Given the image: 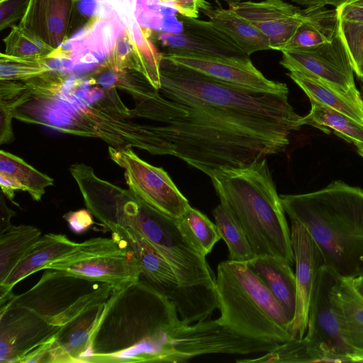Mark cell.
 Segmentation results:
<instances>
[{"mask_svg":"<svg viewBox=\"0 0 363 363\" xmlns=\"http://www.w3.org/2000/svg\"><path fill=\"white\" fill-rule=\"evenodd\" d=\"M104 62L116 71L132 70L139 72L128 27L115 42Z\"/></svg>","mask_w":363,"mask_h":363,"instance_id":"74e56055","label":"cell"},{"mask_svg":"<svg viewBox=\"0 0 363 363\" xmlns=\"http://www.w3.org/2000/svg\"><path fill=\"white\" fill-rule=\"evenodd\" d=\"M303 21L289 42L281 50H295L314 48L331 42L339 26L336 8L312 6L302 9Z\"/></svg>","mask_w":363,"mask_h":363,"instance_id":"603a6c76","label":"cell"},{"mask_svg":"<svg viewBox=\"0 0 363 363\" xmlns=\"http://www.w3.org/2000/svg\"><path fill=\"white\" fill-rule=\"evenodd\" d=\"M162 58L240 88L266 93H285V83L269 80L249 58L213 57L164 53Z\"/></svg>","mask_w":363,"mask_h":363,"instance_id":"5bb4252c","label":"cell"},{"mask_svg":"<svg viewBox=\"0 0 363 363\" xmlns=\"http://www.w3.org/2000/svg\"><path fill=\"white\" fill-rule=\"evenodd\" d=\"M341 279L328 267L323 264L320 268L304 338L344 362H352V352L347 341Z\"/></svg>","mask_w":363,"mask_h":363,"instance_id":"9c48e42d","label":"cell"},{"mask_svg":"<svg viewBox=\"0 0 363 363\" xmlns=\"http://www.w3.org/2000/svg\"><path fill=\"white\" fill-rule=\"evenodd\" d=\"M212 213L221 239L228 247L229 260L248 262L254 259L256 255L242 227L231 211L220 203Z\"/></svg>","mask_w":363,"mask_h":363,"instance_id":"f546056e","label":"cell"},{"mask_svg":"<svg viewBox=\"0 0 363 363\" xmlns=\"http://www.w3.org/2000/svg\"><path fill=\"white\" fill-rule=\"evenodd\" d=\"M223 1H228V3H230V2H235V1H240V0H223Z\"/></svg>","mask_w":363,"mask_h":363,"instance_id":"7dc6e473","label":"cell"},{"mask_svg":"<svg viewBox=\"0 0 363 363\" xmlns=\"http://www.w3.org/2000/svg\"><path fill=\"white\" fill-rule=\"evenodd\" d=\"M354 285L363 296V278L352 280Z\"/></svg>","mask_w":363,"mask_h":363,"instance_id":"bcb514c9","label":"cell"},{"mask_svg":"<svg viewBox=\"0 0 363 363\" xmlns=\"http://www.w3.org/2000/svg\"><path fill=\"white\" fill-rule=\"evenodd\" d=\"M0 174L11 177L19 185L21 191L28 192L36 201L41 200L47 187L53 185L51 177L4 150L0 151Z\"/></svg>","mask_w":363,"mask_h":363,"instance_id":"83f0119b","label":"cell"},{"mask_svg":"<svg viewBox=\"0 0 363 363\" xmlns=\"http://www.w3.org/2000/svg\"><path fill=\"white\" fill-rule=\"evenodd\" d=\"M339 34L349 55L354 72L363 78V22L339 19Z\"/></svg>","mask_w":363,"mask_h":363,"instance_id":"8d00e7d4","label":"cell"},{"mask_svg":"<svg viewBox=\"0 0 363 363\" xmlns=\"http://www.w3.org/2000/svg\"><path fill=\"white\" fill-rule=\"evenodd\" d=\"M336 9L340 20L363 22V0H348Z\"/></svg>","mask_w":363,"mask_h":363,"instance_id":"b9f144b4","label":"cell"},{"mask_svg":"<svg viewBox=\"0 0 363 363\" xmlns=\"http://www.w3.org/2000/svg\"><path fill=\"white\" fill-rule=\"evenodd\" d=\"M210 178L220 203L239 221L256 256H276L292 266L291 230L267 159Z\"/></svg>","mask_w":363,"mask_h":363,"instance_id":"5b68a950","label":"cell"},{"mask_svg":"<svg viewBox=\"0 0 363 363\" xmlns=\"http://www.w3.org/2000/svg\"><path fill=\"white\" fill-rule=\"evenodd\" d=\"M30 0H4L0 1V29L3 30L26 14Z\"/></svg>","mask_w":363,"mask_h":363,"instance_id":"f35d334b","label":"cell"},{"mask_svg":"<svg viewBox=\"0 0 363 363\" xmlns=\"http://www.w3.org/2000/svg\"><path fill=\"white\" fill-rule=\"evenodd\" d=\"M92 214L88 209L69 211L63 216L69 229L75 234H82L88 230L94 223Z\"/></svg>","mask_w":363,"mask_h":363,"instance_id":"60d3db41","label":"cell"},{"mask_svg":"<svg viewBox=\"0 0 363 363\" xmlns=\"http://www.w3.org/2000/svg\"><path fill=\"white\" fill-rule=\"evenodd\" d=\"M291 221L303 225L324 265L342 278H363V189L340 180L310 193L280 196Z\"/></svg>","mask_w":363,"mask_h":363,"instance_id":"3957f363","label":"cell"},{"mask_svg":"<svg viewBox=\"0 0 363 363\" xmlns=\"http://www.w3.org/2000/svg\"><path fill=\"white\" fill-rule=\"evenodd\" d=\"M3 194L1 191L0 195V235L12 227L13 225L11 223V219L16 214L6 204Z\"/></svg>","mask_w":363,"mask_h":363,"instance_id":"7bdbcfd3","label":"cell"},{"mask_svg":"<svg viewBox=\"0 0 363 363\" xmlns=\"http://www.w3.org/2000/svg\"><path fill=\"white\" fill-rule=\"evenodd\" d=\"M202 12L225 32L248 55L271 49L267 38L247 19L232 9L211 7Z\"/></svg>","mask_w":363,"mask_h":363,"instance_id":"cb8c5ba5","label":"cell"},{"mask_svg":"<svg viewBox=\"0 0 363 363\" xmlns=\"http://www.w3.org/2000/svg\"><path fill=\"white\" fill-rule=\"evenodd\" d=\"M32 98L24 82L0 80V145L13 140L11 121L14 113Z\"/></svg>","mask_w":363,"mask_h":363,"instance_id":"1f68e13d","label":"cell"},{"mask_svg":"<svg viewBox=\"0 0 363 363\" xmlns=\"http://www.w3.org/2000/svg\"><path fill=\"white\" fill-rule=\"evenodd\" d=\"M59 328L27 308L4 304L0 306V363L43 362Z\"/></svg>","mask_w":363,"mask_h":363,"instance_id":"30bf717a","label":"cell"},{"mask_svg":"<svg viewBox=\"0 0 363 363\" xmlns=\"http://www.w3.org/2000/svg\"><path fill=\"white\" fill-rule=\"evenodd\" d=\"M4 1V0H0V1Z\"/></svg>","mask_w":363,"mask_h":363,"instance_id":"c3c4849f","label":"cell"},{"mask_svg":"<svg viewBox=\"0 0 363 363\" xmlns=\"http://www.w3.org/2000/svg\"><path fill=\"white\" fill-rule=\"evenodd\" d=\"M112 237L133 252L140 264L141 276L175 303L183 320L193 323L210 319L218 306L216 296L184 287L170 264L137 231L118 228L112 232Z\"/></svg>","mask_w":363,"mask_h":363,"instance_id":"ba28073f","label":"cell"},{"mask_svg":"<svg viewBox=\"0 0 363 363\" xmlns=\"http://www.w3.org/2000/svg\"><path fill=\"white\" fill-rule=\"evenodd\" d=\"M0 186L2 193L5 195L12 203L19 206L13 200L16 190H21L19 185L13 180L11 177L0 174Z\"/></svg>","mask_w":363,"mask_h":363,"instance_id":"ee69618b","label":"cell"},{"mask_svg":"<svg viewBox=\"0 0 363 363\" xmlns=\"http://www.w3.org/2000/svg\"><path fill=\"white\" fill-rule=\"evenodd\" d=\"M126 250L117 240L96 238L77 243L71 250L57 259L47 264L44 269L58 270L60 268L99 256L121 253Z\"/></svg>","mask_w":363,"mask_h":363,"instance_id":"836d02e7","label":"cell"},{"mask_svg":"<svg viewBox=\"0 0 363 363\" xmlns=\"http://www.w3.org/2000/svg\"><path fill=\"white\" fill-rule=\"evenodd\" d=\"M214 323L183 320L146 280L117 286L105 302L82 362H185L208 354Z\"/></svg>","mask_w":363,"mask_h":363,"instance_id":"7a4b0ae2","label":"cell"},{"mask_svg":"<svg viewBox=\"0 0 363 363\" xmlns=\"http://www.w3.org/2000/svg\"><path fill=\"white\" fill-rule=\"evenodd\" d=\"M362 79V82H363V78H362V79Z\"/></svg>","mask_w":363,"mask_h":363,"instance_id":"681fc988","label":"cell"},{"mask_svg":"<svg viewBox=\"0 0 363 363\" xmlns=\"http://www.w3.org/2000/svg\"><path fill=\"white\" fill-rule=\"evenodd\" d=\"M132 38L139 73L157 90L160 88V63L162 52H160L150 40L151 31L143 28L137 21L128 26Z\"/></svg>","mask_w":363,"mask_h":363,"instance_id":"4dcf8cb0","label":"cell"},{"mask_svg":"<svg viewBox=\"0 0 363 363\" xmlns=\"http://www.w3.org/2000/svg\"><path fill=\"white\" fill-rule=\"evenodd\" d=\"M48 60L35 61L0 55V80L26 82L52 70Z\"/></svg>","mask_w":363,"mask_h":363,"instance_id":"d590c367","label":"cell"},{"mask_svg":"<svg viewBox=\"0 0 363 363\" xmlns=\"http://www.w3.org/2000/svg\"><path fill=\"white\" fill-rule=\"evenodd\" d=\"M79 0H30L19 26L57 52L71 35Z\"/></svg>","mask_w":363,"mask_h":363,"instance_id":"e0dca14e","label":"cell"},{"mask_svg":"<svg viewBox=\"0 0 363 363\" xmlns=\"http://www.w3.org/2000/svg\"><path fill=\"white\" fill-rule=\"evenodd\" d=\"M77 242L64 234L47 233L40 238L26 252L7 278L0 284V305L15 295L13 286L28 276L44 269L49 263L65 255Z\"/></svg>","mask_w":363,"mask_h":363,"instance_id":"d6986e66","label":"cell"},{"mask_svg":"<svg viewBox=\"0 0 363 363\" xmlns=\"http://www.w3.org/2000/svg\"><path fill=\"white\" fill-rule=\"evenodd\" d=\"M41 237L34 226L12 225L0 235V284L16 267L28 250Z\"/></svg>","mask_w":363,"mask_h":363,"instance_id":"4316f807","label":"cell"},{"mask_svg":"<svg viewBox=\"0 0 363 363\" xmlns=\"http://www.w3.org/2000/svg\"><path fill=\"white\" fill-rule=\"evenodd\" d=\"M107 228H131L143 236L170 264L186 288L216 296V275L206 255L180 219L150 206L130 189L111 184L105 203Z\"/></svg>","mask_w":363,"mask_h":363,"instance_id":"277c9868","label":"cell"},{"mask_svg":"<svg viewBox=\"0 0 363 363\" xmlns=\"http://www.w3.org/2000/svg\"><path fill=\"white\" fill-rule=\"evenodd\" d=\"M180 33L160 32L155 39L166 50L176 53L213 57L249 58L225 32L211 21L182 17Z\"/></svg>","mask_w":363,"mask_h":363,"instance_id":"4fadbf2b","label":"cell"},{"mask_svg":"<svg viewBox=\"0 0 363 363\" xmlns=\"http://www.w3.org/2000/svg\"><path fill=\"white\" fill-rule=\"evenodd\" d=\"M292 2L303 6L305 7L312 6H326L330 5L337 8L348 0H291Z\"/></svg>","mask_w":363,"mask_h":363,"instance_id":"f6af8a7d","label":"cell"},{"mask_svg":"<svg viewBox=\"0 0 363 363\" xmlns=\"http://www.w3.org/2000/svg\"><path fill=\"white\" fill-rule=\"evenodd\" d=\"M215 290L221 325L240 335L272 345L291 340L290 321L276 298L247 262L217 267Z\"/></svg>","mask_w":363,"mask_h":363,"instance_id":"8992f818","label":"cell"},{"mask_svg":"<svg viewBox=\"0 0 363 363\" xmlns=\"http://www.w3.org/2000/svg\"><path fill=\"white\" fill-rule=\"evenodd\" d=\"M45 270L33 287L14 295L6 303L27 308L58 328L90 306L106 301L114 287L55 269Z\"/></svg>","mask_w":363,"mask_h":363,"instance_id":"52a82bcc","label":"cell"},{"mask_svg":"<svg viewBox=\"0 0 363 363\" xmlns=\"http://www.w3.org/2000/svg\"><path fill=\"white\" fill-rule=\"evenodd\" d=\"M310 101L311 110L301 117V125H312L325 133L333 130L339 137L354 145L358 153L363 157V124L315 101Z\"/></svg>","mask_w":363,"mask_h":363,"instance_id":"d4e9b609","label":"cell"},{"mask_svg":"<svg viewBox=\"0 0 363 363\" xmlns=\"http://www.w3.org/2000/svg\"><path fill=\"white\" fill-rule=\"evenodd\" d=\"M288 76L310 100L342 113L363 124V100L359 92H346L312 75L291 71Z\"/></svg>","mask_w":363,"mask_h":363,"instance_id":"7402d4cb","label":"cell"},{"mask_svg":"<svg viewBox=\"0 0 363 363\" xmlns=\"http://www.w3.org/2000/svg\"><path fill=\"white\" fill-rule=\"evenodd\" d=\"M160 88L144 82L128 91L144 119L145 150L169 155L208 175L249 167L289 144L301 117L289 92L235 86L164 58Z\"/></svg>","mask_w":363,"mask_h":363,"instance_id":"6da1fadb","label":"cell"},{"mask_svg":"<svg viewBox=\"0 0 363 363\" xmlns=\"http://www.w3.org/2000/svg\"><path fill=\"white\" fill-rule=\"evenodd\" d=\"M172 7L186 18H197L199 11L212 7L205 0H159Z\"/></svg>","mask_w":363,"mask_h":363,"instance_id":"ab89813d","label":"cell"},{"mask_svg":"<svg viewBox=\"0 0 363 363\" xmlns=\"http://www.w3.org/2000/svg\"><path fill=\"white\" fill-rule=\"evenodd\" d=\"M229 9L247 19L281 51L303 21L302 9L283 0L230 2Z\"/></svg>","mask_w":363,"mask_h":363,"instance_id":"2e32d148","label":"cell"},{"mask_svg":"<svg viewBox=\"0 0 363 363\" xmlns=\"http://www.w3.org/2000/svg\"><path fill=\"white\" fill-rule=\"evenodd\" d=\"M240 363L256 362H335L334 357L320 347L302 339H293L277 345L264 355L254 359L236 360Z\"/></svg>","mask_w":363,"mask_h":363,"instance_id":"f1b7e54d","label":"cell"},{"mask_svg":"<svg viewBox=\"0 0 363 363\" xmlns=\"http://www.w3.org/2000/svg\"><path fill=\"white\" fill-rule=\"evenodd\" d=\"M247 263L276 298L291 324L296 303V277L291 265L269 255L256 256Z\"/></svg>","mask_w":363,"mask_h":363,"instance_id":"44dd1931","label":"cell"},{"mask_svg":"<svg viewBox=\"0 0 363 363\" xmlns=\"http://www.w3.org/2000/svg\"><path fill=\"white\" fill-rule=\"evenodd\" d=\"M291 240L296 267V303L289 331L294 339H302L307 331L311 298L324 259L307 229L295 221H291Z\"/></svg>","mask_w":363,"mask_h":363,"instance_id":"9a60e30c","label":"cell"},{"mask_svg":"<svg viewBox=\"0 0 363 363\" xmlns=\"http://www.w3.org/2000/svg\"><path fill=\"white\" fill-rule=\"evenodd\" d=\"M105 302L90 306L61 326L57 333L55 342L44 357L43 362H82Z\"/></svg>","mask_w":363,"mask_h":363,"instance_id":"ac0fdd59","label":"cell"},{"mask_svg":"<svg viewBox=\"0 0 363 363\" xmlns=\"http://www.w3.org/2000/svg\"><path fill=\"white\" fill-rule=\"evenodd\" d=\"M111 160L125 169L129 189L160 212L179 219L190 206L168 174L141 160L131 149L108 147Z\"/></svg>","mask_w":363,"mask_h":363,"instance_id":"8fae6325","label":"cell"},{"mask_svg":"<svg viewBox=\"0 0 363 363\" xmlns=\"http://www.w3.org/2000/svg\"><path fill=\"white\" fill-rule=\"evenodd\" d=\"M281 52L280 64L289 72L312 75L346 92H359L352 63L339 31L330 43Z\"/></svg>","mask_w":363,"mask_h":363,"instance_id":"7c38bea8","label":"cell"},{"mask_svg":"<svg viewBox=\"0 0 363 363\" xmlns=\"http://www.w3.org/2000/svg\"><path fill=\"white\" fill-rule=\"evenodd\" d=\"M179 219L206 255L212 251L215 245L221 239L216 223L191 206Z\"/></svg>","mask_w":363,"mask_h":363,"instance_id":"e575fe53","label":"cell"},{"mask_svg":"<svg viewBox=\"0 0 363 363\" xmlns=\"http://www.w3.org/2000/svg\"><path fill=\"white\" fill-rule=\"evenodd\" d=\"M341 298L352 362H363V296L352 279H341Z\"/></svg>","mask_w":363,"mask_h":363,"instance_id":"484cf974","label":"cell"},{"mask_svg":"<svg viewBox=\"0 0 363 363\" xmlns=\"http://www.w3.org/2000/svg\"><path fill=\"white\" fill-rule=\"evenodd\" d=\"M4 54L21 59L43 61L56 57V50L23 28L13 26L4 39Z\"/></svg>","mask_w":363,"mask_h":363,"instance_id":"d6a6232c","label":"cell"},{"mask_svg":"<svg viewBox=\"0 0 363 363\" xmlns=\"http://www.w3.org/2000/svg\"><path fill=\"white\" fill-rule=\"evenodd\" d=\"M125 248L123 252L96 257L65 266L57 271L113 286L139 279L141 269L138 259L130 250Z\"/></svg>","mask_w":363,"mask_h":363,"instance_id":"ffe728a7","label":"cell"}]
</instances>
